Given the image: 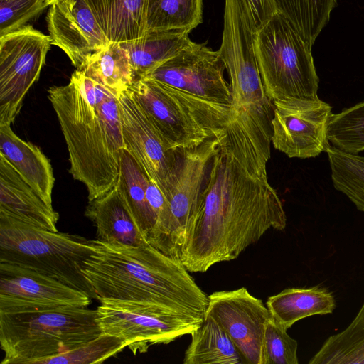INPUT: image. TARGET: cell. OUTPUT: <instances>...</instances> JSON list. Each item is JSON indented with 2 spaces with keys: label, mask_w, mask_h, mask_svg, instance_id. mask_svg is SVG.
Segmentation results:
<instances>
[{
  "label": "cell",
  "mask_w": 364,
  "mask_h": 364,
  "mask_svg": "<svg viewBox=\"0 0 364 364\" xmlns=\"http://www.w3.org/2000/svg\"><path fill=\"white\" fill-rule=\"evenodd\" d=\"M255 51L265 93L277 100H315L319 78L311 48L276 12L255 36Z\"/></svg>",
  "instance_id": "cell-7"
},
{
  "label": "cell",
  "mask_w": 364,
  "mask_h": 364,
  "mask_svg": "<svg viewBox=\"0 0 364 364\" xmlns=\"http://www.w3.org/2000/svg\"><path fill=\"white\" fill-rule=\"evenodd\" d=\"M183 364H242V356L224 329L212 317L205 316L191 334Z\"/></svg>",
  "instance_id": "cell-26"
},
{
  "label": "cell",
  "mask_w": 364,
  "mask_h": 364,
  "mask_svg": "<svg viewBox=\"0 0 364 364\" xmlns=\"http://www.w3.org/2000/svg\"><path fill=\"white\" fill-rule=\"evenodd\" d=\"M93 252L81 271L97 299L151 303L204 318L208 296L182 262L149 243L129 246L91 240Z\"/></svg>",
  "instance_id": "cell-3"
},
{
  "label": "cell",
  "mask_w": 364,
  "mask_h": 364,
  "mask_svg": "<svg viewBox=\"0 0 364 364\" xmlns=\"http://www.w3.org/2000/svg\"><path fill=\"white\" fill-rule=\"evenodd\" d=\"M77 70L112 91L117 97L136 80L129 53L118 42H110L88 55Z\"/></svg>",
  "instance_id": "cell-25"
},
{
  "label": "cell",
  "mask_w": 364,
  "mask_h": 364,
  "mask_svg": "<svg viewBox=\"0 0 364 364\" xmlns=\"http://www.w3.org/2000/svg\"><path fill=\"white\" fill-rule=\"evenodd\" d=\"M286 226L282 200L267 176L250 174L220 145L181 261L190 272H205L236 259L269 230Z\"/></svg>",
  "instance_id": "cell-1"
},
{
  "label": "cell",
  "mask_w": 364,
  "mask_h": 364,
  "mask_svg": "<svg viewBox=\"0 0 364 364\" xmlns=\"http://www.w3.org/2000/svg\"><path fill=\"white\" fill-rule=\"evenodd\" d=\"M326 153L334 188L364 213V156L346 153L332 146Z\"/></svg>",
  "instance_id": "cell-30"
},
{
  "label": "cell",
  "mask_w": 364,
  "mask_h": 364,
  "mask_svg": "<svg viewBox=\"0 0 364 364\" xmlns=\"http://www.w3.org/2000/svg\"><path fill=\"white\" fill-rule=\"evenodd\" d=\"M272 316L289 329L298 321L314 315L331 314L336 308L333 294L326 288H288L268 298Z\"/></svg>",
  "instance_id": "cell-21"
},
{
  "label": "cell",
  "mask_w": 364,
  "mask_h": 364,
  "mask_svg": "<svg viewBox=\"0 0 364 364\" xmlns=\"http://www.w3.org/2000/svg\"><path fill=\"white\" fill-rule=\"evenodd\" d=\"M126 347L127 344L122 338L102 333L72 350L41 360L38 364L102 363L122 352Z\"/></svg>",
  "instance_id": "cell-32"
},
{
  "label": "cell",
  "mask_w": 364,
  "mask_h": 364,
  "mask_svg": "<svg viewBox=\"0 0 364 364\" xmlns=\"http://www.w3.org/2000/svg\"><path fill=\"white\" fill-rule=\"evenodd\" d=\"M225 69L219 50L193 42L144 77L208 100L233 105L232 87L225 79Z\"/></svg>",
  "instance_id": "cell-14"
},
{
  "label": "cell",
  "mask_w": 364,
  "mask_h": 364,
  "mask_svg": "<svg viewBox=\"0 0 364 364\" xmlns=\"http://www.w3.org/2000/svg\"><path fill=\"white\" fill-rule=\"evenodd\" d=\"M46 20L52 44L64 51L76 68L111 42L88 0H56Z\"/></svg>",
  "instance_id": "cell-17"
},
{
  "label": "cell",
  "mask_w": 364,
  "mask_h": 364,
  "mask_svg": "<svg viewBox=\"0 0 364 364\" xmlns=\"http://www.w3.org/2000/svg\"><path fill=\"white\" fill-rule=\"evenodd\" d=\"M202 0H147L146 33L191 32L203 21Z\"/></svg>",
  "instance_id": "cell-27"
},
{
  "label": "cell",
  "mask_w": 364,
  "mask_h": 364,
  "mask_svg": "<svg viewBox=\"0 0 364 364\" xmlns=\"http://www.w3.org/2000/svg\"><path fill=\"white\" fill-rule=\"evenodd\" d=\"M188 33L184 31H151L138 39L120 43L129 53L136 80L190 46L193 41Z\"/></svg>",
  "instance_id": "cell-22"
},
{
  "label": "cell",
  "mask_w": 364,
  "mask_h": 364,
  "mask_svg": "<svg viewBox=\"0 0 364 364\" xmlns=\"http://www.w3.org/2000/svg\"><path fill=\"white\" fill-rule=\"evenodd\" d=\"M0 216L58 232L59 213L23 180L0 154Z\"/></svg>",
  "instance_id": "cell-18"
},
{
  "label": "cell",
  "mask_w": 364,
  "mask_h": 364,
  "mask_svg": "<svg viewBox=\"0 0 364 364\" xmlns=\"http://www.w3.org/2000/svg\"><path fill=\"white\" fill-rule=\"evenodd\" d=\"M118 102L124 149L166 197L182 151L170 146L129 89L120 93Z\"/></svg>",
  "instance_id": "cell-12"
},
{
  "label": "cell",
  "mask_w": 364,
  "mask_h": 364,
  "mask_svg": "<svg viewBox=\"0 0 364 364\" xmlns=\"http://www.w3.org/2000/svg\"><path fill=\"white\" fill-rule=\"evenodd\" d=\"M100 302L97 321L102 333L124 339L134 355L191 335L204 320L151 303L113 299Z\"/></svg>",
  "instance_id": "cell-9"
},
{
  "label": "cell",
  "mask_w": 364,
  "mask_h": 364,
  "mask_svg": "<svg viewBox=\"0 0 364 364\" xmlns=\"http://www.w3.org/2000/svg\"><path fill=\"white\" fill-rule=\"evenodd\" d=\"M97 310L61 307L0 312L1 364H38L90 341L102 333Z\"/></svg>",
  "instance_id": "cell-4"
},
{
  "label": "cell",
  "mask_w": 364,
  "mask_h": 364,
  "mask_svg": "<svg viewBox=\"0 0 364 364\" xmlns=\"http://www.w3.org/2000/svg\"><path fill=\"white\" fill-rule=\"evenodd\" d=\"M0 154L17 170L23 180L48 203L52 204L55 183L50 160L41 149L18 137L11 124H0Z\"/></svg>",
  "instance_id": "cell-19"
},
{
  "label": "cell",
  "mask_w": 364,
  "mask_h": 364,
  "mask_svg": "<svg viewBox=\"0 0 364 364\" xmlns=\"http://www.w3.org/2000/svg\"><path fill=\"white\" fill-rule=\"evenodd\" d=\"M56 0H49L50 3L52 4L54 1H55Z\"/></svg>",
  "instance_id": "cell-36"
},
{
  "label": "cell",
  "mask_w": 364,
  "mask_h": 364,
  "mask_svg": "<svg viewBox=\"0 0 364 364\" xmlns=\"http://www.w3.org/2000/svg\"><path fill=\"white\" fill-rule=\"evenodd\" d=\"M111 42H127L146 33L147 0H88Z\"/></svg>",
  "instance_id": "cell-23"
},
{
  "label": "cell",
  "mask_w": 364,
  "mask_h": 364,
  "mask_svg": "<svg viewBox=\"0 0 364 364\" xmlns=\"http://www.w3.org/2000/svg\"><path fill=\"white\" fill-rule=\"evenodd\" d=\"M85 216L96 228L97 239L129 246L149 243L114 186L102 196L89 201Z\"/></svg>",
  "instance_id": "cell-20"
},
{
  "label": "cell",
  "mask_w": 364,
  "mask_h": 364,
  "mask_svg": "<svg viewBox=\"0 0 364 364\" xmlns=\"http://www.w3.org/2000/svg\"><path fill=\"white\" fill-rule=\"evenodd\" d=\"M52 44L31 25L0 37V124H11L38 80Z\"/></svg>",
  "instance_id": "cell-11"
},
{
  "label": "cell",
  "mask_w": 364,
  "mask_h": 364,
  "mask_svg": "<svg viewBox=\"0 0 364 364\" xmlns=\"http://www.w3.org/2000/svg\"><path fill=\"white\" fill-rule=\"evenodd\" d=\"M50 5L49 0H0V37L26 26Z\"/></svg>",
  "instance_id": "cell-34"
},
{
  "label": "cell",
  "mask_w": 364,
  "mask_h": 364,
  "mask_svg": "<svg viewBox=\"0 0 364 364\" xmlns=\"http://www.w3.org/2000/svg\"><path fill=\"white\" fill-rule=\"evenodd\" d=\"M92 252L91 240L80 235L43 230L0 216V262L33 269L97 299L81 271Z\"/></svg>",
  "instance_id": "cell-6"
},
{
  "label": "cell",
  "mask_w": 364,
  "mask_h": 364,
  "mask_svg": "<svg viewBox=\"0 0 364 364\" xmlns=\"http://www.w3.org/2000/svg\"><path fill=\"white\" fill-rule=\"evenodd\" d=\"M271 141L289 158L309 159L331 146L328 126L332 107L320 99L273 102Z\"/></svg>",
  "instance_id": "cell-13"
},
{
  "label": "cell",
  "mask_w": 364,
  "mask_h": 364,
  "mask_svg": "<svg viewBox=\"0 0 364 364\" xmlns=\"http://www.w3.org/2000/svg\"><path fill=\"white\" fill-rule=\"evenodd\" d=\"M69 154V172L91 201L117 181L124 149L118 97L76 69L65 85L48 88Z\"/></svg>",
  "instance_id": "cell-2"
},
{
  "label": "cell",
  "mask_w": 364,
  "mask_h": 364,
  "mask_svg": "<svg viewBox=\"0 0 364 364\" xmlns=\"http://www.w3.org/2000/svg\"><path fill=\"white\" fill-rule=\"evenodd\" d=\"M257 28L245 0H225L222 43L218 50L230 78L237 114L269 124L273 102L265 93L255 51Z\"/></svg>",
  "instance_id": "cell-8"
},
{
  "label": "cell",
  "mask_w": 364,
  "mask_h": 364,
  "mask_svg": "<svg viewBox=\"0 0 364 364\" xmlns=\"http://www.w3.org/2000/svg\"><path fill=\"white\" fill-rule=\"evenodd\" d=\"M276 11L282 15L312 48L328 22L336 0H272Z\"/></svg>",
  "instance_id": "cell-29"
},
{
  "label": "cell",
  "mask_w": 364,
  "mask_h": 364,
  "mask_svg": "<svg viewBox=\"0 0 364 364\" xmlns=\"http://www.w3.org/2000/svg\"><path fill=\"white\" fill-rule=\"evenodd\" d=\"M227 333L246 364H262L265 326L272 314L245 287L208 296L205 315Z\"/></svg>",
  "instance_id": "cell-15"
},
{
  "label": "cell",
  "mask_w": 364,
  "mask_h": 364,
  "mask_svg": "<svg viewBox=\"0 0 364 364\" xmlns=\"http://www.w3.org/2000/svg\"><path fill=\"white\" fill-rule=\"evenodd\" d=\"M272 316L264 334L262 364H298L297 341Z\"/></svg>",
  "instance_id": "cell-33"
},
{
  "label": "cell",
  "mask_w": 364,
  "mask_h": 364,
  "mask_svg": "<svg viewBox=\"0 0 364 364\" xmlns=\"http://www.w3.org/2000/svg\"><path fill=\"white\" fill-rule=\"evenodd\" d=\"M149 180L133 156L125 149H122L115 186L148 242L156 223V216L148 203L146 194Z\"/></svg>",
  "instance_id": "cell-24"
},
{
  "label": "cell",
  "mask_w": 364,
  "mask_h": 364,
  "mask_svg": "<svg viewBox=\"0 0 364 364\" xmlns=\"http://www.w3.org/2000/svg\"><path fill=\"white\" fill-rule=\"evenodd\" d=\"M309 364H364V302L349 325L330 336Z\"/></svg>",
  "instance_id": "cell-28"
},
{
  "label": "cell",
  "mask_w": 364,
  "mask_h": 364,
  "mask_svg": "<svg viewBox=\"0 0 364 364\" xmlns=\"http://www.w3.org/2000/svg\"><path fill=\"white\" fill-rule=\"evenodd\" d=\"M225 132L199 146L182 150L174 181L166 196L169 228L166 255L181 260L185 244L199 213L209 168Z\"/></svg>",
  "instance_id": "cell-10"
},
{
  "label": "cell",
  "mask_w": 364,
  "mask_h": 364,
  "mask_svg": "<svg viewBox=\"0 0 364 364\" xmlns=\"http://www.w3.org/2000/svg\"><path fill=\"white\" fill-rule=\"evenodd\" d=\"M92 299L83 291L44 274L0 262V312L87 307Z\"/></svg>",
  "instance_id": "cell-16"
},
{
  "label": "cell",
  "mask_w": 364,
  "mask_h": 364,
  "mask_svg": "<svg viewBox=\"0 0 364 364\" xmlns=\"http://www.w3.org/2000/svg\"><path fill=\"white\" fill-rule=\"evenodd\" d=\"M129 90L176 151L195 148L223 134L237 114L232 105L208 100L149 78L135 80Z\"/></svg>",
  "instance_id": "cell-5"
},
{
  "label": "cell",
  "mask_w": 364,
  "mask_h": 364,
  "mask_svg": "<svg viewBox=\"0 0 364 364\" xmlns=\"http://www.w3.org/2000/svg\"><path fill=\"white\" fill-rule=\"evenodd\" d=\"M331 146L346 153L364 151V100L332 114L328 126Z\"/></svg>",
  "instance_id": "cell-31"
},
{
  "label": "cell",
  "mask_w": 364,
  "mask_h": 364,
  "mask_svg": "<svg viewBox=\"0 0 364 364\" xmlns=\"http://www.w3.org/2000/svg\"><path fill=\"white\" fill-rule=\"evenodd\" d=\"M248 4L257 30L277 12L272 0H245Z\"/></svg>",
  "instance_id": "cell-35"
}]
</instances>
